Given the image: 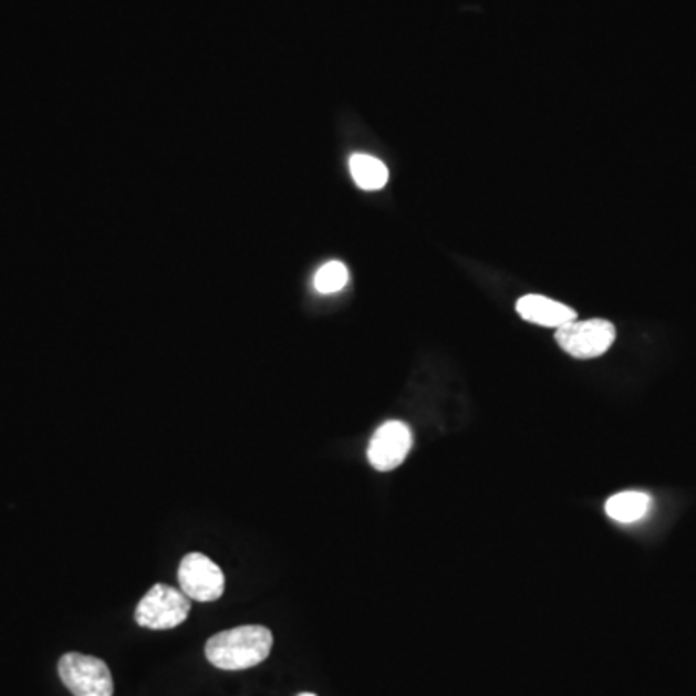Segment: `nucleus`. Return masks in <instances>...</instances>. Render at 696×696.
Masks as SVG:
<instances>
[{"label":"nucleus","mask_w":696,"mask_h":696,"mask_svg":"<svg viewBox=\"0 0 696 696\" xmlns=\"http://www.w3.org/2000/svg\"><path fill=\"white\" fill-rule=\"evenodd\" d=\"M273 635L268 627L245 625L211 636L206 644V658L211 666L227 672L250 669L268 659Z\"/></svg>","instance_id":"f257e3e1"},{"label":"nucleus","mask_w":696,"mask_h":696,"mask_svg":"<svg viewBox=\"0 0 696 696\" xmlns=\"http://www.w3.org/2000/svg\"><path fill=\"white\" fill-rule=\"evenodd\" d=\"M190 613V598L169 584H155L147 590L136 607L138 625L154 631H167L183 625Z\"/></svg>","instance_id":"f03ea898"},{"label":"nucleus","mask_w":696,"mask_h":696,"mask_svg":"<svg viewBox=\"0 0 696 696\" xmlns=\"http://www.w3.org/2000/svg\"><path fill=\"white\" fill-rule=\"evenodd\" d=\"M59 675L74 696H113V675L95 656L69 652L59 662Z\"/></svg>","instance_id":"7ed1b4c3"},{"label":"nucleus","mask_w":696,"mask_h":696,"mask_svg":"<svg viewBox=\"0 0 696 696\" xmlns=\"http://www.w3.org/2000/svg\"><path fill=\"white\" fill-rule=\"evenodd\" d=\"M555 339H558V345L573 359H598L610 351V346L613 345L615 328L613 323L605 320H586V322L574 320L559 328Z\"/></svg>","instance_id":"20e7f679"},{"label":"nucleus","mask_w":696,"mask_h":696,"mask_svg":"<svg viewBox=\"0 0 696 696\" xmlns=\"http://www.w3.org/2000/svg\"><path fill=\"white\" fill-rule=\"evenodd\" d=\"M180 590L194 602H215L225 592L221 567L204 553H188L178 567Z\"/></svg>","instance_id":"39448f33"},{"label":"nucleus","mask_w":696,"mask_h":696,"mask_svg":"<svg viewBox=\"0 0 696 696\" xmlns=\"http://www.w3.org/2000/svg\"><path fill=\"white\" fill-rule=\"evenodd\" d=\"M413 449V432L405 422L389 420L377 428L367 445V460L380 472H389L405 463Z\"/></svg>","instance_id":"423d86ee"},{"label":"nucleus","mask_w":696,"mask_h":696,"mask_svg":"<svg viewBox=\"0 0 696 696\" xmlns=\"http://www.w3.org/2000/svg\"><path fill=\"white\" fill-rule=\"evenodd\" d=\"M517 312L522 320L542 325V328H553L559 330L569 322L576 320V312L573 308L561 304L558 300L548 299L542 294H527L517 300Z\"/></svg>","instance_id":"0eeeda50"},{"label":"nucleus","mask_w":696,"mask_h":696,"mask_svg":"<svg viewBox=\"0 0 696 696\" xmlns=\"http://www.w3.org/2000/svg\"><path fill=\"white\" fill-rule=\"evenodd\" d=\"M651 509L652 498L643 491H621L605 501V515L621 524L643 521Z\"/></svg>","instance_id":"6e6552de"},{"label":"nucleus","mask_w":696,"mask_h":696,"mask_svg":"<svg viewBox=\"0 0 696 696\" xmlns=\"http://www.w3.org/2000/svg\"><path fill=\"white\" fill-rule=\"evenodd\" d=\"M349 167H351L354 183L359 184L362 190H382L389 180V170L385 167V163L380 162L377 157H372V155H352Z\"/></svg>","instance_id":"1a4fd4ad"},{"label":"nucleus","mask_w":696,"mask_h":696,"mask_svg":"<svg viewBox=\"0 0 696 696\" xmlns=\"http://www.w3.org/2000/svg\"><path fill=\"white\" fill-rule=\"evenodd\" d=\"M349 283V269L343 261H328L318 269L314 277L315 291L320 294H335Z\"/></svg>","instance_id":"9d476101"},{"label":"nucleus","mask_w":696,"mask_h":696,"mask_svg":"<svg viewBox=\"0 0 696 696\" xmlns=\"http://www.w3.org/2000/svg\"><path fill=\"white\" fill-rule=\"evenodd\" d=\"M299 696H315V695H312V693H304V695H299Z\"/></svg>","instance_id":"9b49d317"}]
</instances>
